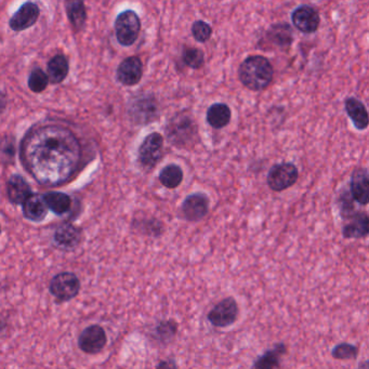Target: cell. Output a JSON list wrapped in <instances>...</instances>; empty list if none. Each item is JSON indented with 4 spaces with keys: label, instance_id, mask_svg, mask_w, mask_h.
<instances>
[{
    "label": "cell",
    "instance_id": "1",
    "mask_svg": "<svg viewBox=\"0 0 369 369\" xmlns=\"http://www.w3.org/2000/svg\"><path fill=\"white\" fill-rule=\"evenodd\" d=\"M82 149L70 129L61 125L37 127L26 135L21 158L28 173L45 187L68 182L80 167Z\"/></svg>",
    "mask_w": 369,
    "mask_h": 369
},
{
    "label": "cell",
    "instance_id": "2",
    "mask_svg": "<svg viewBox=\"0 0 369 369\" xmlns=\"http://www.w3.org/2000/svg\"><path fill=\"white\" fill-rule=\"evenodd\" d=\"M237 75L241 84L250 92H262L273 82L274 68L269 58L253 54L239 64Z\"/></svg>",
    "mask_w": 369,
    "mask_h": 369
},
{
    "label": "cell",
    "instance_id": "3",
    "mask_svg": "<svg viewBox=\"0 0 369 369\" xmlns=\"http://www.w3.org/2000/svg\"><path fill=\"white\" fill-rule=\"evenodd\" d=\"M165 135L169 144L178 150H191L199 141V125L191 113L187 111L175 113L165 127Z\"/></svg>",
    "mask_w": 369,
    "mask_h": 369
},
{
    "label": "cell",
    "instance_id": "4",
    "mask_svg": "<svg viewBox=\"0 0 369 369\" xmlns=\"http://www.w3.org/2000/svg\"><path fill=\"white\" fill-rule=\"evenodd\" d=\"M294 39V31L289 24H272L258 42V48L264 51H286L292 47Z\"/></svg>",
    "mask_w": 369,
    "mask_h": 369
},
{
    "label": "cell",
    "instance_id": "5",
    "mask_svg": "<svg viewBox=\"0 0 369 369\" xmlns=\"http://www.w3.org/2000/svg\"><path fill=\"white\" fill-rule=\"evenodd\" d=\"M82 283L73 272H60L51 278L49 292L58 304L70 301L80 294Z\"/></svg>",
    "mask_w": 369,
    "mask_h": 369
},
{
    "label": "cell",
    "instance_id": "6",
    "mask_svg": "<svg viewBox=\"0 0 369 369\" xmlns=\"http://www.w3.org/2000/svg\"><path fill=\"white\" fill-rule=\"evenodd\" d=\"M164 137L152 132L145 137L138 150V161L145 171H151L159 164L164 155Z\"/></svg>",
    "mask_w": 369,
    "mask_h": 369
},
{
    "label": "cell",
    "instance_id": "7",
    "mask_svg": "<svg viewBox=\"0 0 369 369\" xmlns=\"http://www.w3.org/2000/svg\"><path fill=\"white\" fill-rule=\"evenodd\" d=\"M141 32V20L134 10H126L115 20V33L120 45L130 47L138 39Z\"/></svg>",
    "mask_w": 369,
    "mask_h": 369
},
{
    "label": "cell",
    "instance_id": "8",
    "mask_svg": "<svg viewBox=\"0 0 369 369\" xmlns=\"http://www.w3.org/2000/svg\"><path fill=\"white\" fill-rule=\"evenodd\" d=\"M239 306L235 298L225 297L220 300L211 308L207 314V320L213 325V327L225 328L231 327L239 320Z\"/></svg>",
    "mask_w": 369,
    "mask_h": 369
},
{
    "label": "cell",
    "instance_id": "9",
    "mask_svg": "<svg viewBox=\"0 0 369 369\" xmlns=\"http://www.w3.org/2000/svg\"><path fill=\"white\" fill-rule=\"evenodd\" d=\"M129 115L137 125L154 123L159 116L158 102L152 94H139L129 103Z\"/></svg>",
    "mask_w": 369,
    "mask_h": 369
},
{
    "label": "cell",
    "instance_id": "10",
    "mask_svg": "<svg viewBox=\"0 0 369 369\" xmlns=\"http://www.w3.org/2000/svg\"><path fill=\"white\" fill-rule=\"evenodd\" d=\"M299 179V170L292 163H280L273 165L267 177L268 187L276 193L294 187Z\"/></svg>",
    "mask_w": 369,
    "mask_h": 369
},
{
    "label": "cell",
    "instance_id": "11",
    "mask_svg": "<svg viewBox=\"0 0 369 369\" xmlns=\"http://www.w3.org/2000/svg\"><path fill=\"white\" fill-rule=\"evenodd\" d=\"M209 206L211 201L208 196L203 192H196L185 197L184 201L181 204V215L187 223H199L208 215Z\"/></svg>",
    "mask_w": 369,
    "mask_h": 369
},
{
    "label": "cell",
    "instance_id": "12",
    "mask_svg": "<svg viewBox=\"0 0 369 369\" xmlns=\"http://www.w3.org/2000/svg\"><path fill=\"white\" fill-rule=\"evenodd\" d=\"M108 344V334L101 325H90L80 332L78 337V348L80 351L94 356L100 353Z\"/></svg>",
    "mask_w": 369,
    "mask_h": 369
},
{
    "label": "cell",
    "instance_id": "13",
    "mask_svg": "<svg viewBox=\"0 0 369 369\" xmlns=\"http://www.w3.org/2000/svg\"><path fill=\"white\" fill-rule=\"evenodd\" d=\"M292 25L304 34H313L318 32L320 25V12L310 5H301L290 14Z\"/></svg>",
    "mask_w": 369,
    "mask_h": 369
},
{
    "label": "cell",
    "instance_id": "14",
    "mask_svg": "<svg viewBox=\"0 0 369 369\" xmlns=\"http://www.w3.org/2000/svg\"><path fill=\"white\" fill-rule=\"evenodd\" d=\"M117 80L123 86L132 87L138 85L143 77V63L139 56H129L118 65Z\"/></svg>",
    "mask_w": 369,
    "mask_h": 369
},
{
    "label": "cell",
    "instance_id": "15",
    "mask_svg": "<svg viewBox=\"0 0 369 369\" xmlns=\"http://www.w3.org/2000/svg\"><path fill=\"white\" fill-rule=\"evenodd\" d=\"M82 231L72 223H63L56 227L54 234V245L64 251H73L80 247Z\"/></svg>",
    "mask_w": 369,
    "mask_h": 369
},
{
    "label": "cell",
    "instance_id": "16",
    "mask_svg": "<svg viewBox=\"0 0 369 369\" xmlns=\"http://www.w3.org/2000/svg\"><path fill=\"white\" fill-rule=\"evenodd\" d=\"M349 187H350L349 192L353 201L360 204L361 206H366L368 204L369 175L367 168L361 167L353 171Z\"/></svg>",
    "mask_w": 369,
    "mask_h": 369
},
{
    "label": "cell",
    "instance_id": "17",
    "mask_svg": "<svg viewBox=\"0 0 369 369\" xmlns=\"http://www.w3.org/2000/svg\"><path fill=\"white\" fill-rule=\"evenodd\" d=\"M40 9L36 4H24L10 19V28L14 32L25 31L38 21Z\"/></svg>",
    "mask_w": 369,
    "mask_h": 369
},
{
    "label": "cell",
    "instance_id": "18",
    "mask_svg": "<svg viewBox=\"0 0 369 369\" xmlns=\"http://www.w3.org/2000/svg\"><path fill=\"white\" fill-rule=\"evenodd\" d=\"M342 236L346 239H362L369 234V217L366 211H356L344 221Z\"/></svg>",
    "mask_w": 369,
    "mask_h": 369
},
{
    "label": "cell",
    "instance_id": "19",
    "mask_svg": "<svg viewBox=\"0 0 369 369\" xmlns=\"http://www.w3.org/2000/svg\"><path fill=\"white\" fill-rule=\"evenodd\" d=\"M287 354V346L278 342L271 349L264 351L254 362L253 369H280L282 358Z\"/></svg>",
    "mask_w": 369,
    "mask_h": 369
},
{
    "label": "cell",
    "instance_id": "20",
    "mask_svg": "<svg viewBox=\"0 0 369 369\" xmlns=\"http://www.w3.org/2000/svg\"><path fill=\"white\" fill-rule=\"evenodd\" d=\"M344 110L356 129L364 131L368 128V112L362 101L358 100L356 96H349L344 102Z\"/></svg>",
    "mask_w": 369,
    "mask_h": 369
},
{
    "label": "cell",
    "instance_id": "21",
    "mask_svg": "<svg viewBox=\"0 0 369 369\" xmlns=\"http://www.w3.org/2000/svg\"><path fill=\"white\" fill-rule=\"evenodd\" d=\"M232 120V110L227 103H213L206 113V120L211 128L223 129L229 126Z\"/></svg>",
    "mask_w": 369,
    "mask_h": 369
},
{
    "label": "cell",
    "instance_id": "22",
    "mask_svg": "<svg viewBox=\"0 0 369 369\" xmlns=\"http://www.w3.org/2000/svg\"><path fill=\"white\" fill-rule=\"evenodd\" d=\"M8 199L14 205H23L24 201L31 196L32 189L25 179L20 175H13L7 183Z\"/></svg>",
    "mask_w": 369,
    "mask_h": 369
},
{
    "label": "cell",
    "instance_id": "23",
    "mask_svg": "<svg viewBox=\"0 0 369 369\" xmlns=\"http://www.w3.org/2000/svg\"><path fill=\"white\" fill-rule=\"evenodd\" d=\"M48 213L47 204L44 196L32 194L23 204V215L26 219L33 223H40Z\"/></svg>",
    "mask_w": 369,
    "mask_h": 369
},
{
    "label": "cell",
    "instance_id": "24",
    "mask_svg": "<svg viewBox=\"0 0 369 369\" xmlns=\"http://www.w3.org/2000/svg\"><path fill=\"white\" fill-rule=\"evenodd\" d=\"M178 332L179 324L175 320H163L157 323L153 330V339L161 346H169L173 344Z\"/></svg>",
    "mask_w": 369,
    "mask_h": 369
},
{
    "label": "cell",
    "instance_id": "25",
    "mask_svg": "<svg viewBox=\"0 0 369 369\" xmlns=\"http://www.w3.org/2000/svg\"><path fill=\"white\" fill-rule=\"evenodd\" d=\"M70 72L68 60L63 54H56L48 63V78L52 84H61Z\"/></svg>",
    "mask_w": 369,
    "mask_h": 369
},
{
    "label": "cell",
    "instance_id": "26",
    "mask_svg": "<svg viewBox=\"0 0 369 369\" xmlns=\"http://www.w3.org/2000/svg\"><path fill=\"white\" fill-rule=\"evenodd\" d=\"M183 178H184V173L181 166L177 164L166 165L158 175L159 182L168 189H175L180 187Z\"/></svg>",
    "mask_w": 369,
    "mask_h": 369
},
{
    "label": "cell",
    "instance_id": "27",
    "mask_svg": "<svg viewBox=\"0 0 369 369\" xmlns=\"http://www.w3.org/2000/svg\"><path fill=\"white\" fill-rule=\"evenodd\" d=\"M134 227L139 233L145 236H150V237H155V239L161 237L165 232L164 223L154 217L135 220Z\"/></svg>",
    "mask_w": 369,
    "mask_h": 369
},
{
    "label": "cell",
    "instance_id": "28",
    "mask_svg": "<svg viewBox=\"0 0 369 369\" xmlns=\"http://www.w3.org/2000/svg\"><path fill=\"white\" fill-rule=\"evenodd\" d=\"M48 208L54 211L56 215H62L68 213L72 206V199L68 194L60 192H51L44 195Z\"/></svg>",
    "mask_w": 369,
    "mask_h": 369
},
{
    "label": "cell",
    "instance_id": "29",
    "mask_svg": "<svg viewBox=\"0 0 369 369\" xmlns=\"http://www.w3.org/2000/svg\"><path fill=\"white\" fill-rule=\"evenodd\" d=\"M66 13L73 27L80 31L87 21V12L82 1H68L65 4Z\"/></svg>",
    "mask_w": 369,
    "mask_h": 369
},
{
    "label": "cell",
    "instance_id": "30",
    "mask_svg": "<svg viewBox=\"0 0 369 369\" xmlns=\"http://www.w3.org/2000/svg\"><path fill=\"white\" fill-rule=\"evenodd\" d=\"M182 61L192 70H201L205 65V54L196 47H185L182 52Z\"/></svg>",
    "mask_w": 369,
    "mask_h": 369
},
{
    "label": "cell",
    "instance_id": "31",
    "mask_svg": "<svg viewBox=\"0 0 369 369\" xmlns=\"http://www.w3.org/2000/svg\"><path fill=\"white\" fill-rule=\"evenodd\" d=\"M358 348L356 344L340 342L332 348V356L334 360L349 361L358 358Z\"/></svg>",
    "mask_w": 369,
    "mask_h": 369
},
{
    "label": "cell",
    "instance_id": "32",
    "mask_svg": "<svg viewBox=\"0 0 369 369\" xmlns=\"http://www.w3.org/2000/svg\"><path fill=\"white\" fill-rule=\"evenodd\" d=\"M192 35L197 42L205 44L211 40L213 36V26L203 20H196L194 23L192 24Z\"/></svg>",
    "mask_w": 369,
    "mask_h": 369
},
{
    "label": "cell",
    "instance_id": "33",
    "mask_svg": "<svg viewBox=\"0 0 369 369\" xmlns=\"http://www.w3.org/2000/svg\"><path fill=\"white\" fill-rule=\"evenodd\" d=\"M48 84H49V78H48L47 74L42 68L33 70L31 75L28 77V87L35 94H40V92L46 90Z\"/></svg>",
    "mask_w": 369,
    "mask_h": 369
},
{
    "label": "cell",
    "instance_id": "34",
    "mask_svg": "<svg viewBox=\"0 0 369 369\" xmlns=\"http://www.w3.org/2000/svg\"><path fill=\"white\" fill-rule=\"evenodd\" d=\"M338 207L340 217L344 219V221H346L351 215L356 213V206H354V201H353L352 197H351L349 189H344V191L342 192V194L339 195Z\"/></svg>",
    "mask_w": 369,
    "mask_h": 369
},
{
    "label": "cell",
    "instance_id": "35",
    "mask_svg": "<svg viewBox=\"0 0 369 369\" xmlns=\"http://www.w3.org/2000/svg\"><path fill=\"white\" fill-rule=\"evenodd\" d=\"M155 369H179V365L175 358H168L159 361Z\"/></svg>",
    "mask_w": 369,
    "mask_h": 369
},
{
    "label": "cell",
    "instance_id": "36",
    "mask_svg": "<svg viewBox=\"0 0 369 369\" xmlns=\"http://www.w3.org/2000/svg\"><path fill=\"white\" fill-rule=\"evenodd\" d=\"M7 96L4 92H0V114H3L4 111L7 108Z\"/></svg>",
    "mask_w": 369,
    "mask_h": 369
},
{
    "label": "cell",
    "instance_id": "37",
    "mask_svg": "<svg viewBox=\"0 0 369 369\" xmlns=\"http://www.w3.org/2000/svg\"><path fill=\"white\" fill-rule=\"evenodd\" d=\"M356 369H369L368 361L365 360L361 362Z\"/></svg>",
    "mask_w": 369,
    "mask_h": 369
},
{
    "label": "cell",
    "instance_id": "38",
    "mask_svg": "<svg viewBox=\"0 0 369 369\" xmlns=\"http://www.w3.org/2000/svg\"><path fill=\"white\" fill-rule=\"evenodd\" d=\"M0 234H1V225H0Z\"/></svg>",
    "mask_w": 369,
    "mask_h": 369
}]
</instances>
